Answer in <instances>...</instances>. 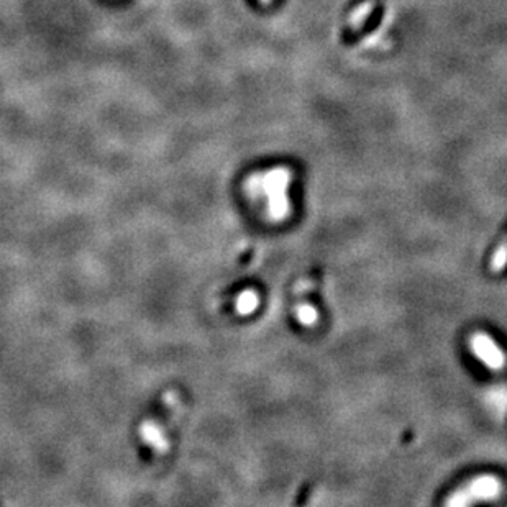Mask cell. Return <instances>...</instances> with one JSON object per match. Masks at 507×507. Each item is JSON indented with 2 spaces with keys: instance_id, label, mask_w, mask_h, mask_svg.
<instances>
[{
  "instance_id": "obj_5",
  "label": "cell",
  "mask_w": 507,
  "mask_h": 507,
  "mask_svg": "<svg viewBox=\"0 0 507 507\" xmlns=\"http://www.w3.org/2000/svg\"><path fill=\"white\" fill-rule=\"evenodd\" d=\"M261 298L253 289H247L238 294L237 298V312L240 315H252L259 307Z\"/></svg>"
},
{
  "instance_id": "obj_1",
  "label": "cell",
  "mask_w": 507,
  "mask_h": 507,
  "mask_svg": "<svg viewBox=\"0 0 507 507\" xmlns=\"http://www.w3.org/2000/svg\"><path fill=\"white\" fill-rule=\"evenodd\" d=\"M293 178V171L286 166H276L250 176L248 194L255 200H263L264 215L269 222L283 224L293 214L289 195Z\"/></svg>"
},
{
  "instance_id": "obj_3",
  "label": "cell",
  "mask_w": 507,
  "mask_h": 507,
  "mask_svg": "<svg viewBox=\"0 0 507 507\" xmlns=\"http://www.w3.org/2000/svg\"><path fill=\"white\" fill-rule=\"evenodd\" d=\"M470 351L486 369L503 371L507 365V356L503 346L496 341L489 334L475 332L470 338Z\"/></svg>"
},
{
  "instance_id": "obj_8",
  "label": "cell",
  "mask_w": 507,
  "mask_h": 507,
  "mask_svg": "<svg viewBox=\"0 0 507 507\" xmlns=\"http://www.w3.org/2000/svg\"><path fill=\"white\" fill-rule=\"evenodd\" d=\"M261 2H263V4H269L271 0H261Z\"/></svg>"
},
{
  "instance_id": "obj_2",
  "label": "cell",
  "mask_w": 507,
  "mask_h": 507,
  "mask_svg": "<svg viewBox=\"0 0 507 507\" xmlns=\"http://www.w3.org/2000/svg\"><path fill=\"white\" fill-rule=\"evenodd\" d=\"M504 493V484L498 476L494 475H478L451 494L446 501L450 506H468L478 503H491V501L499 499Z\"/></svg>"
},
{
  "instance_id": "obj_7",
  "label": "cell",
  "mask_w": 507,
  "mask_h": 507,
  "mask_svg": "<svg viewBox=\"0 0 507 507\" xmlns=\"http://www.w3.org/2000/svg\"><path fill=\"white\" fill-rule=\"evenodd\" d=\"M507 266V242L501 245V247L496 250L493 258H491V269L494 273H501Z\"/></svg>"
},
{
  "instance_id": "obj_4",
  "label": "cell",
  "mask_w": 507,
  "mask_h": 507,
  "mask_svg": "<svg viewBox=\"0 0 507 507\" xmlns=\"http://www.w3.org/2000/svg\"><path fill=\"white\" fill-rule=\"evenodd\" d=\"M294 315H295V320H298V322L305 329L315 327L320 320V314H319L317 307L309 303H303V304L295 305Z\"/></svg>"
},
{
  "instance_id": "obj_6",
  "label": "cell",
  "mask_w": 507,
  "mask_h": 507,
  "mask_svg": "<svg viewBox=\"0 0 507 507\" xmlns=\"http://www.w3.org/2000/svg\"><path fill=\"white\" fill-rule=\"evenodd\" d=\"M373 7H374V4L371 2V0H366V2L360 4L358 7H356L353 12L348 15V20H346V25H348V28L360 30L361 27H363L365 22H366V18H368L371 15V12H373Z\"/></svg>"
}]
</instances>
